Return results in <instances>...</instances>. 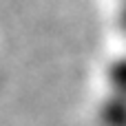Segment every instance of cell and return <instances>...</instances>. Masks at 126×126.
<instances>
[{"label":"cell","instance_id":"7a4b0ae2","mask_svg":"<svg viewBox=\"0 0 126 126\" xmlns=\"http://www.w3.org/2000/svg\"><path fill=\"white\" fill-rule=\"evenodd\" d=\"M109 91L113 93H120L126 97V58L115 60L111 66H109Z\"/></svg>","mask_w":126,"mask_h":126},{"label":"cell","instance_id":"6da1fadb","mask_svg":"<svg viewBox=\"0 0 126 126\" xmlns=\"http://www.w3.org/2000/svg\"><path fill=\"white\" fill-rule=\"evenodd\" d=\"M100 126H126V97L109 91L97 109Z\"/></svg>","mask_w":126,"mask_h":126},{"label":"cell","instance_id":"3957f363","mask_svg":"<svg viewBox=\"0 0 126 126\" xmlns=\"http://www.w3.org/2000/svg\"><path fill=\"white\" fill-rule=\"evenodd\" d=\"M117 24H120V31L124 33V38H126V0H122V7L117 11Z\"/></svg>","mask_w":126,"mask_h":126}]
</instances>
